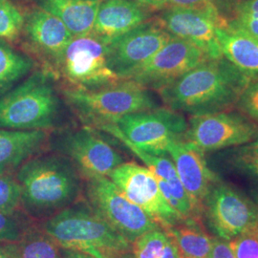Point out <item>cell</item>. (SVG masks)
<instances>
[{"instance_id": "6da1fadb", "label": "cell", "mask_w": 258, "mask_h": 258, "mask_svg": "<svg viewBox=\"0 0 258 258\" xmlns=\"http://www.w3.org/2000/svg\"><path fill=\"white\" fill-rule=\"evenodd\" d=\"M249 82L222 56L205 60L158 93L166 107L201 116L231 110Z\"/></svg>"}, {"instance_id": "7a4b0ae2", "label": "cell", "mask_w": 258, "mask_h": 258, "mask_svg": "<svg viewBox=\"0 0 258 258\" xmlns=\"http://www.w3.org/2000/svg\"><path fill=\"white\" fill-rule=\"evenodd\" d=\"M66 102L50 70L35 69L0 97V128L46 130L65 122Z\"/></svg>"}, {"instance_id": "3957f363", "label": "cell", "mask_w": 258, "mask_h": 258, "mask_svg": "<svg viewBox=\"0 0 258 258\" xmlns=\"http://www.w3.org/2000/svg\"><path fill=\"white\" fill-rule=\"evenodd\" d=\"M21 204L36 216L54 215L78 200L81 174L73 163L61 154L37 155L18 170Z\"/></svg>"}, {"instance_id": "277c9868", "label": "cell", "mask_w": 258, "mask_h": 258, "mask_svg": "<svg viewBox=\"0 0 258 258\" xmlns=\"http://www.w3.org/2000/svg\"><path fill=\"white\" fill-rule=\"evenodd\" d=\"M43 231L60 249L95 258H113L132 250L128 240L85 204H75L56 212L45 223Z\"/></svg>"}, {"instance_id": "5b68a950", "label": "cell", "mask_w": 258, "mask_h": 258, "mask_svg": "<svg viewBox=\"0 0 258 258\" xmlns=\"http://www.w3.org/2000/svg\"><path fill=\"white\" fill-rule=\"evenodd\" d=\"M62 96L83 124L94 129L115 124L129 114L159 107L150 90L132 80H120L93 90L66 87Z\"/></svg>"}, {"instance_id": "8992f818", "label": "cell", "mask_w": 258, "mask_h": 258, "mask_svg": "<svg viewBox=\"0 0 258 258\" xmlns=\"http://www.w3.org/2000/svg\"><path fill=\"white\" fill-rule=\"evenodd\" d=\"M51 72L67 87L93 90L120 81L109 67L106 42L93 33L74 37Z\"/></svg>"}, {"instance_id": "52a82bcc", "label": "cell", "mask_w": 258, "mask_h": 258, "mask_svg": "<svg viewBox=\"0 0 258 258\" xmlns=\"http://www.w3.org/2000/svg\"><path fill=\"white\" fill-rule=\"evenodd\" d=\"M86 181L88 205L131 244L148 231L162 229L147 212L130 202L108 177Z\"/></svg>"}, {"instance_id": "ba28073f", "label": "cell", "mask_w": 258, "mask_h": 258, "mask_svg": "<svg viewBox=\"0 0 258 258\" xmlns=\"http://www.w3.org/2000/svg\"><path fill=\"white\" fill-rule=\"evenodd\" d=\"M115 124L132 145L157 156L166 155L169 146L184 140L188 128L182 113L166 106L129 114Z\"/></svg>"}, {"instance_id": "9c48e42d", "label": "cell", "mask_w": 258, "mask_h": 258, "mask_svg": "<svg viewBox=\"0 0 258 258\" xmlns=\"http://www.w3.org/2000/svg\"><path fill=\"white\" fill-rule=\"evenodd\" d=\"M53 146L73 163L86 180L109 177L116 167L124 163L120 153L89 126L59 131Z\"/></svg>"}, {"instance_id": "30bf717a", "label": "cell", "mask_w": 258, "mask_h": 258, "mask_svg": "<svg viewBox=\"0 0 258 258\" xmlns=\"http://www.w3.org/2000/svg\"><path fill=\"white\" fill-rule=\"evenodd\" d=\"M130 202L140 207L163 230H169L185 221L162 194L156 176L134 162L122 163L108 177Z\"/></svg>"}, {"instance_id": "8fae6325", "label": "cell", "mask_w": 258, "mask_h": 258, "mask_svg": "<svg viewBox=\"0 0 258 258\" xmlns=\"http://www.w3.org/2000/svg\"><path fill=\"white\" fill-rule=\"evenodd\" d=\"M184 141L201 151L236 148L258 138V125L241 113L223 111L190 116Z\"/></svg>"}, {"instance_id": "7c38bea8", "label": "cell", "mask_w": 258, "mask_h": 258, "mask_svg": "<svg viewBox=\"0 0 258 258\" xmlns=\"http://www.w3.org/2000/svg\"><path fill=\"white\" fill-rule=\"evenodd\" d=\"M172 37L157 20H148L106 43L108 65L120 80H129Z\"/></svg>"}, {"instance_id": "4fadbf2b", "label": "cell", "mask_w": 258, "mask_h": 258, "mask_svg": "<svg viewBox=\"0 0 258 258\" xmlns=\"http://www.w3.org/2000/svg\"><path fill=\"white\" fill-rule=\"evenodd\" d=\"M157 21L171 36L200 48L209 58L222 57L216 32L228 20L222 17L213 2L165 10Z\"/></svg>"}, {"instance_id": "5bb4252c", "label": "cell", "mask_w": 258, "mask_h": 258, "mask_svg": "<svg viewBox=\"0 0 258 258\" xmlns=\"http://www.w3.org/2000/svg\"><path fill=\"white\" fill-rule=\"evenodd\" d=\"M204 214L217 237L227 241L258 226L257 205L220 180L204 203Z\"/></svg>"}, {"instance_id": "9a60e30c", "label": "cell", "mask_w": 258, "mask_h": 258, "mask_svg": "<svg viewBox=\"0 0 258 258\" xmlns=\"http://www.w3.org/2000/svg\"><path fill=\"white\" fill-rule=\"evenodd\" d=\"M207 59L200 48L173 37L129 80L159 91Z\"/></svg>"}, {"instance_id": "2e32d148", "label": "cell", "mask_w": 258, "mask_h": 258, "mask_svg": "<svg viewBox=\"0 0 258 258\" xmlns=\"http://www.w3.org/2000/svg\"><path fill=\"white\" fill-rule=\"evenodd\" d=\"M20 37L28 51L51 71L74 35L60 19L37 7L24 16Z\"/></svg>"}, {"instance_id": "e0dca14e", "label": "cell", "mask_w": 258, "mask_h": 258, "mask_svg": "<svg viewBox=\"0 0 258 258\" xmlns=\"http://www.w3.org/2000/svg\"><path fill=\"white\" fill-rule=\"evenodd\" d=\"M167 154L174 163L178 177L195 207L204 213V203L212 186L220 179L208 166L205 153L184 140L172 143Z\"/></svg>"}, {"instance_id": "ac0fdd59", "label": "cell", "mask_w": 258, "mask_h": 258, "mask_svg": "<svg viewBox=\"0 0 258 258\" xmlns=\"http://www.w3.org/2000/svg\"><path fill=\"white\" fill-rule=\"evenodd\" d=\"M148 12L137 0H102L92 33L108 43L148 21Z\"/></svg>"}, {"instance_id": "d6986e66", "label": "cell", "mask_w": 258, "mask_h": 258, "mask_svg": "<svg viewBox=\"0 0 258 258\" xmlns=\"http://www.w3.org/2000/svg\"><path fill=\"white\" fill-rule=\"evenodd\" d=\"M50 142L46 130L0 128V174H12Z\"/></svg>"}, {"instance_id": "ffe728a7", "label": "cell", "mask_w": 258, "mask_h": 258, "mask_svg": "<svg viewBox=\"0 0 258 258\" xmlns=\"http://www.w3.org/2000/svg\"><path fill=\"white\" fill-rule=\"evenodd\" d=\"M217 40L222 56L249 80L258 78V38L232 20L218 28Z\"/></svg>"}, {"instance_id": "44dd1931", "label": "cell", "mask_w": 258, "mask_h": 258, "mask_svg": "<svg viewBox=\"0 0 258 258\" xmlns=\"http://www.w3.org/2000/svg\"><path fill=\"white\" fill-rule=\"evenodd\" d=\"M37 8L60 19L74 37L92 33L102 0H34Z\"/></svg>"}, {"instance_id": "7402d4cb", "label": "cell", "mask_w": 258, "mask_h": 258, "mask_svg": "<svg viewBox=\"0 0 258 258\" xmlns=\"http://www.w3.org/2000/svg\"><path fill=\"white\" fill-rule=\"evenodd\" d=\"M36 68L31 55L19 52L0 38V97L24 80Z\"/></svg>"}, {"instance_id": "603a6c76", "label": "cell", "mask_w": 258, "mask_h": 258, "mask_svg": "<svg viewBox=\"0 0 258 258\" xmlns=\"http://www.w3.org/2000/svg\"><path fill=\"white\" fill-rule=\"evenodd\" d=\"M166 231L175 241L182 257L210 258L214 238L205 232L200 222L185 220Z\"/></svg>"}, {"instance_id": "cb8c5ba5", "label": "cell", "mask_w": 258, "mask_h": 258, "mask_svg": "<svg viewBox=\"0 0 258 258\" xmlns=\"http://www.w3.org/2000/svg\"><path fill=\"white\" fill-rule=\"evenodd\" d=\"M1 246L10 258H63L62 249L43 231L25 230L20 239Z\"/></svg>"}, {"instance_id": "d4e9b609", "label": "cell", "mask_w": 258, "mask_h": 258, "mask_svg": "<svg viewBox=\"0 0 258 258\" xmlns=\"http://www.w3.org/2000/svg\"><path fill=\"white\" fill-rule=\"evenodd\" d=\"M227 159L235 170L258 182V138L232 148Z\"/></svg>"}, {"instance_id": "484cf974", "label": "cell", "mask_w": 258, "mask_h": 258, "mask_svg": "<svg viewBox=\"0 0 258 258\" xmlns=\"http://www.w3.org/2000/svg\"><path fill=\"white\" fill-rule=\"evenodd\" d=\"M24 16L11 0H0V38L8 42L19 40Z\"/></svg>"}, {"instance_id": "4316f807", "label": "cell", "mask_w": 258, "mask_h": 258, "mask_svg": "<svg viewBox=\"0 0 258 258\" xmlns=\"http://www.w3.org/2000/svg\"><path fill=\"white\" fill-rule=\"evenodd\" d=\"M169 238L163 229L148 231L132 243V252L135 258H161Z\"/></svg>"}, {"instance_id": "83f0119b", "label": "cell", "mask_w": 258, "mask_h": 258, "mask_svg": "<svg viewBox=\"0 0 258 258\" xmlns=\"http://www.w3.org/2000/svg\"><path fill=\"white\" fill-rule=\"evenodd\" d=\"M21 204V188L17 178L0 174V212L15 215Z\"/></svg>"}, {"instance_id": "f1b7e54d", "label": "cell", "mask_w": 258, "mask_h": 258, "mask_svg": "<svg viewBox=\"0 0 258 258\" xmlns=\"http://www.w3.org/2000/svg\"><path fill=\"white\" fill-rule=\"evenodd\" d=\"M235 258H258V226L230 241Z\"/></svg>"}, {"instance_id": "f546056e", "label": "cell", "mask_w": 258, "mask_h": 258, "mask_svg": "<svg viewBox=\"0 0 258 258\" xmlns=\"http://www.w3.org/2000/svg\"><path fill=\"white\" fill-rule=\"evenodd\" d=\"M240 113L258 125V78L251 80L236 103Z\"/></svg>"}, {"instance_id": "4dcf8cb0", "label": "cell", "mask_w": 258, "mask_h": 258, "mask_svg": "<svg viewBox=\"0 0 258 258\" xmlns=\"http://www.w3.org/2000/svg\"><path fill=\"white\" fill-rule=\"evenodd\" d=\"M26 229H23L14 215L0 212V244L13 243L20 239Z\"/></svg>"}, {"instance_id": "1f68e13d", "label": "cell", "mask_w": 258, "mask_h": 258, "mask_svg": "<svg viewBox=\"0 0 258 258\" xmlns=\"http://www.w3.org/2000/svg\"><path fill=\"white\" fill-rule=\"evenodd\" d=\"M148 11H165L179 7H195L212 2V0H137Z\"/></svg>"}, {"instance_id": "d6a6232c", "label": "cell", "mask_w": 258, "mask_h": 258, "mask_svg": "<svg viewBox=\"0 0 258 258\" xmlns=\"http://www.w3.org/2000/svg\"><path fill=\"white\" fill-rule=\"evenodd\" d=\"M210 258H235V255L231 249L230 241L215 237L213 239V245Z\"/></svg>"}, {"instance_id": "836d02e7", "label": "cell", "mask_w": 258, "mask_h": 258, "mask_svg": "<svg viewBox=\"0 0 258 258\" xmlns=\"http://www.w3.org/2000/svg\"><path fill=\"white\" fill-rule=\"evenodd\" d=\"M234 15L258 16V0H240L234 6Z\"/></svg>"}, {"instance_id": "e575fe53", "label": "cell", "mask_w": 258, "mask_h": 258, "mask_svg": "<svg viewBox=\"0 0 258 258\" xmlns=\"http://www.w3.org/2000/svg\"><path fill=\"white\" fill-rule=\"evenodd\" d=\"M62 254H63V258H95L84 252L69 250V249H62Z\"/></svg>"}, {"instance_id": "d590c367", "label": "cell", "mask_w": 258, "mask_h": 258, "mask_svg": "<svg viewBox=\"0 0 258 258\" xmlns=\"http://www.w3.org/2000/svg\"><path fill=\"white\" fill-rule=\"evenodd\" d=\"M113 258H135L132 250H127V251H122L118 254H116Z\"/></svg>"}, {"instance_id": "8d00e7d4", "label": "cell", "mask_w": 258, "mask_h": 258, "mask_svg": "<svg viewBox=\"0 0 258 258\" xmlns=\"http://www.w3.org/2000/svg\"><path fill=\"white\" fill-rule=\"evenodd\" d=\"M0 258H10L9 255H8V253L4 250V249L2 248V246H1V244H0Z\"/></svg>"}, {"instance_id": "74e56055", "label": "cell", "mask_w": 258, "mask_h": 258, "mask_svg": "<svg viewBox=\"0 0 258 258\" xmlns=\"http://www.w3.org/2000/svg\"><path fill=\"white\" fill-rule=\"evenodd\" d=\"M182 258H184V257H182Z\"/></svg>"}]
</instances>
